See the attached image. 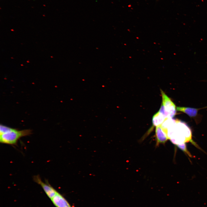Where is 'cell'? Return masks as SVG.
<instances>
[{
	"mask_svg": "<svg viewBox=\"0 0 207 207\" xmlns=\"http://www.w3.org/2000/svg\"><path fill=\"white\" fill-rule=\"evenodd\" d=\"M169 139L176 145L185 143L191 140L190 129L185 122L176 119L175 123L167 130Z\"/></svg>",
	"mask_w": 207,
	"mask_h": 207,
	"instance_id": "1",
	"label": "cell"
},
{
	"mask_svg": "<svg viewBox=\"0 0 207 207\" xmlns=\"http://www.w3.org/2000/svg\"><path fill=\"white\" fill-rule=\"evenodd\" d=\"M31 133L30 129L18 130L14 129L10 132L0 135V142L9 145L16 144L20 138L29 135Z\"/></svg>",
	"mask_w": 207,
	"mask_h": 207,
	"instance_id": "2",
	"label": "cell"
},
{
	"mask_svg": "<svg viewBox=\"0 0 207 207\" xmlns=\"http://www.w3.org/2000/svg\"><path fill=\"white\" fill-rule=\"evenodd\" d=\"M162 101L159 111L167 118H172L176 113V106L171 99L161 90Z\"/></svg>",
	"mask_w": 207,
	"mask_h": 207,
	"instance_id": "3",
	"label": "cell"
},
{
	"mask_svg": "<svg viewBox=\"0 0 207 207\" xmlns=\"http://www.w3.org/2000/svg\"><path fill=\"white\" fill-rule=\"evenodd\" d=\"M34 181L40 185L45 193L50 200L57 193V191L48 184L43 182L39 175L35 176L33 177Z\"/></svg>",
	"mask_w": 207,
	"mask_h": 207,
	"instance_id": "4",
	"label": "cell"
},
{
	"mask_svg": "<svg viewBox=\"0 0 207 207\" xmlns=\"http://www.w3.org/2000/svg\"><path fill=\"white\" fill-rule=\"evenodd\" d=\"M51 200L56 207H72L65 198L58 192Z\"/></svg>",
	"mask_w": 207,
	"mask_h": 207,
	"instance_id": "5",
	"label": "cell"
},
{
	"mask_svg": "<svg viewBox=\"0 0 207 207\" xmlns=\"http://www.w3.org/2000/svg\"><path fill=\"white\" fill-rule=\"evenodd\" d=\"M155 135L156 145L160 143H165L169 139L167 133L161 126L156 127Z\"/></svg>",
	"mask_w": 207,
	"mask_h": 207,
	"instance_id": "6",
	"label": "cell"
},
{
	"mask_svg": "<svg viewBox=\"0 0 207 207\" xmlns=\"http://www.w3.org/2000/svg\"><path fill=\"white\" fill-rule=\"evenodd\" d=\"M167 118L162 113L158 111L154 115L152 118V123L154 126H161Z\"/></svg>",
	"mask_w": 207,
	"mask_h": 207,
	"instance_id": "7",
	"label": "cell"
},
{
	"mask_svg": "<svg viewBox=\"0 0 207 207\" xmlns=\"http://www.w3.org/2000/svg\"><path fill=\"white\" fill-rule=\"evenodd\" d=\"M176 109L178 111L184 112L189 116L192 117L197 115L199 109L189 107H177Z\"/></svg>",
	"mask_w": 207,
	"mask_h": 207,
	"instance_id": "8",
	"label": "cell"
},
{
	"mask_svg": "<svg viewBox=\"0 0 207 207\" xmlns=\"http://www.w3.org/2000/svg\"><path fill=\"white\" fill-rule=\"evenodd\" d=\"M14 129L3 125L1 124L0 126V135L10 132L13 130Z\"/></svg>",
	"mask_w": 207,
	"mask_h": 207,
	"instance_id": "9",
	"label": "cell"
},
{
	"mask_svg": "<svg viewBox=\"0 0 207 207\" xmlns=\"http://www.w3.org/2000/svg\"><path fill=\"white\" fill-rule=\"evenodd\" d=\"M177 145L181 149L186 153L190 157H191L192 156L191 154L187 150L185 143L178 144Z\"/></svg>",
	"mask_w": 207,
	"mask_h": 207,
	"instance_id": "10",
	"label": "cell"
}]
</instances>
